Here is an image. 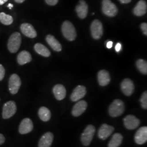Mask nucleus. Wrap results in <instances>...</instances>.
<instances>
[{
	"label": "nucleus",
	"instance_id": "obj_1",
	"mask_svg": "<svg viewBox=\"0 0 147 147\" xmlns=\"http://www.w3.org/2000/svg\"><path fill=\"white\" fill-rule=\"evenodd\" d=\"M21 44V34L14 32L11 34L7 43L8 49L11 53H16L20 49Z\"/></svg>",
	"mask_w": 147,
	"mask_h": 147
},
{
	"label": "nucleus",
	"instance_id": "obj_2",
	"mask_svg": "<svg viewBox=\"0 0 147 147\" xmlns=\"http://www.w3.org/2000/svg\"><path fill=\"white\" fill-rule=\"evenodd\" d=\"M125 110V105L123 101L119 99L114 100L110 105L109 113L112 117H117L121 116Z\"/></svg>",
	"mask_w": 147,
	"mask_h": 147
},
{
	"label": "nucleus",
	"instance_id": "obj_3",
	"mask_svg": "<svg viewBox=\"0 0 147 147\" xmlns=\"http://www.w3.org/2000/svg\"><path fill=\"white\" fill-rule=\"evenodd\" d=\"M62 32L64 37L69 41H73L76 37V32L73 24L69 21H65L62 25Z\"/></svg>",
	"mask_w": 147,
	"mask_h": 147
},
{
	"label": "nucleus",
	"instance_id": "obj_4",
	"mask_svg": "<svg viewBox=\"0 0 147 147\" xmlns=\"http://www.w3.org/2000/svg\"><path fill=\"white\" fill-rule=\"evenodd\" d=\"M95 132V128L92 125H88L86 127L81 136V141L84 146H88L90 144Z\"/></svg>",
	"mask_w": 147,
	"mask_h": 147
},
{
	"label": "nucleus",
	"instance_id": "obj_5",
	"mask_svg": "<svg viewBox=\"0 0 147 147\" xmlns=\"http://www.w3.org/2000/svg\"><path fill=\"white\" fill-rule=\"evenodd\" d=\"M102 11L106 16L114 17L118 13V8L110 0H103L102 2Z\"/></svg>",
	"mask_w": 147,
	"mask_h": 147
},
{
	"label": "nucleus",
	"instance_id": "obj_6",
	"mask_svg": "<svg viewBox=\"0 0 147 147\" xmlns=\"http://www.w3.org/2000/svg\"><path fill=\"white\" fill-rule=\"evenodd\" d=\"M17 110L16 103L14 101H9L5 102L3 106L2 118L7 119L15 115Z\"/></svg>",
	"mask_w": 147,
	"mask_h": 147
},
{
	"label": "nucleus",
	"instance_id": "obj_7",
	"mask_svg": "<svg viewBox=\"0 0 147 147\" xmlns=\"http://www.w3.org/2000/svg\"><path fill=\"white\" fill-rule=\"evenodd\" d=\"M21 85V79L16 74H13L9 80L8 88L11 94H16L20 89Z\"/></svg>",
	"mask_w": 147,
	"mask_h": 147
},
{
	"label": "nucleus",
	"instance_id": "obj_8",
	"mask_svg": "<svg viewBox=\"0 0 147 147\" xmlns=\"http://www.w3.org/2000/svg\"><path fill=\"white\" fill-rule=\"evenodd\" d=\"M92 36L94 39H99L103 34V27L102 23L99 20H94L90 26Z\"/></svg>",
	"mask_w": 147,
	"mask_h": 147
},
{
	"label": "nucleus",
	"instance_id": "obj_9",
	"mask_svg": "<svg viewBox=\"0 0 147 147\" xmlns=\"http://www.w3.org/2000/svg\"><path fill=\"white\" fill-rule=\"evenodd\" d=\"M121 89L122 92L126 96H130L134 93L135 86L131 80L125 79L121 83Z\"/></svg>",
	"mask_w": 147,
	"mask_h": 147
},
{
	"label": "nucleus",
	"instance_id": "obj_10",
	"mask_svg": "<svg viewBox=\"0 0 147 147\" xmlns=\"http://www.w3.org/2000/svg\"><path fill=\"white\" fill-rule=\"evenodd\" d=\"M124 124L128 130H134L140 125V121L133 115L126 116L123 119Z\"/></svg>",
	"mask_w": 147,
	"mask_h": 147
},
{
	"label": "nucleus",
	"instance_id": "obj_11",
	"mask_svg": "<svg viewBox=\"0 0 147 147\" xmlns=\"http://www.w3.org/2000/svg\"><path fill=\"white\" fill-rule=\"evenodd\" d=\"M33 129V124L31 119L26 118L21 121L19 127V132L20 134L25 135L31 132Z\"/></svg>",
	"mask_w": 147,
	"mask_h": 147
},
{
	"label": "nucleus",
	"instance_id": "obj_12",
	"mask_svg": "<svg viewBox=\"0 0 147 147\" xmlns=\"http://www.w3.org/2000/svg\"><path fill=\"white\" fill-rule=\"evenodd\" d=\"M87 90L84 86L79 85L75 89L70 96V99L73 101H78L83 98L86 94Z\"/></svg>",
	"mask_w": 147,
	"mask_h": 147
},
{
	"label": "nucleus",
	"instance_id": "obj_13",
	"mask_svg": "<svg viewBox=\"0 0 147 147\" xmlns=\"http://www.w3.org/2000/svg\"><path fill=\"white\" fill-rule=\"evenodd\" d=\"M20 30L22 34L27 37L30 38H34L37 37V32L33 26L30 24H22L20 26Z\"/></svg>",
	"mask_w": 147,
	"mask_h": 147
},
{
	"label": "nucleus",
	"instance_id": "obj_14",
	"mask_svg": "<svg viewBox=\"0 0 147 147\" xmlns=\"http://www.w3.org/2000/svg\"><path fill=\"white\" fill-rule=\"evenodd\" d=\"M115 129L113 126L109 125L106 124H103L100 126L98 131V136L102 140H106L114 131Z\"/></svg>",
	"mask_w": 147,
	"mask_h": 147
},
{
	"label": "nucleus",
	"instance_id": "obj_15",
	"mask_svg": "<svg viewBox=\"0 0 147 147\" xmlns=\"http://www.w3.org/2000/svg\"><path fill=\"white\" fill-rule=\"evenodd\" d=\"M135 141L138 144H143L147 141V127L143 126L140 127L136 132Z\"/></svg>",
	"mask_w": 147,
	"mask_h": 147
},
{
	"label": "nucleus",
	"instance_id": "obj_16",
	"mask_svg": "<svg viewBox=\"0 0 147 147\" xmlns=\"http://www.w3.org/2000/svg\"><path fill=\"white\" fill-rule=\"evenodd\" d=\"M87 103L84 100H80L74 106L71 113L74 117H79L84 113L87 108Z\"/></svg>",
	"mask_w": 147,
	"mask_h": 147
},
{
	"label": "nucleus",
	"instance_id": "obj_17",
	"mask_svg": "<svg viewBox=\"0 0 147 147\" xmlns=\"http://www.w3.org/2000/svg\"><path fill=\"white\" fill-rule=\"evenodd\" d=\"M76 11L79 18L84 19L86 18L88 14V7L84 0H80L78 5L76 7Z\"/></svg>",
	"mask_w": 147,
	"mask_h": 147
},
{
	"label": "nucleus",
	"instance_id": "obj_18",
	"mask_svg": "<svg viewBox=\"0 0 147 147\" xmlns=\"http://www.w3.org/2000/svg\"><path fill=\"white\" fill-rule=\"evenodd\" d=\"M53 140V135L52 132H48L41 137L39 143V147H50Z\"/></svg>",
	"mask_w": 147,
	"mask_h": 147
},
{
	"label": "nucleus",
	"instance_id": "obj_19",
	"mask_svg": "<svg viewBox=\"0 0 147 147\" xmlns=\"http://www.w3.org/2000/svg\"><path fill=\"white\" fill-rule=\"evenodd\" d=\"M98 81L101 86H107L110 82V74L105 70H100L98 74Z\"/></svg>",
	"mask_w": 147,
	"mask_h": 147
},
{
	"label": "nucleus",
	"instance_id": "obj_20",
	"mask_svg": "<svg viewBox=\"0 0 147 147\" xmlns=\"http://www.w3.org/2000/svg\"><path fill=\"white\" fill-rule=\"evenodd\" d=\"M147 10V3L144 0L138 2L133 10L134 14L137 16H141L146 14Z\"/></svg>",
	"mask_w": 147,
	"mask_h": 147
},
{
	"label": "nucleus",
	"instance_id": "obj_21",
	"mask_svg": "<svg viewBox=\"0 0 147 147\" xmlns=\"http://www.w3.org/2000/svg\"><path fill=\"white\" fill-rule=\"evenodd\" d=\"M53 92L57 100H62L66 96V89L62 84L55 85L53 88Z\"/></svg>",
	"mask_w": 147,
	"mask_h": 147
},
{
	"label": "nucleus",
	"instance_id": "obj_22",
	"mask_svg": "<svg viewBox=\"0 0 147 147\" xmlns=\"http://www.w3.org/2000/svg\"><path fill=\"white\" fill-rule=\"evenodd\" d=\"M46 40L47 44L53 50L57 52H60L62 50V45L61 43L55 38V37L51 34H49L46 37Z\"/></svg>",
	"mask_w": 147,
	"mask_h": 147
},
{
	"label": "nucleus",
	"instance_id": "obj_23",
	"mask_svg": "<svg viewBox=\"0 0 147 147\" xmlns=\"http://www.w3.org/2000/svg\"><path fill=\"white\" fill-rule=\"evenodd\" d=\"M31 61V55L29 52L25 50L21 51L17 56V62L21 65L29 63Z\"/></svg>",
	"mask_w": 147,
	"mask_h": 147
},
{
	"label": "nucleus",
	"instance_id": "obj_24",
	"mask_svg": "<svg viewBox=\"0 0 147 147\" xmlns=\"http://www.w3.org/2000/svg\"><path fill=\"white\" fill-rule=\"evenodd\" d=\"M34 49L37 53L44 57H48L51 55V53L49 50L40 43L36 44L34 46Z\"/></svg>",
	"mask_w": 147,
	"mask_h": 147
},
{
	"label": "nucleus",
	"instance_id": "obj_25",
	"mask_svg": "<svg viewBox=\"0 0 147 147\" xmlns=\"http://www.w3.org/2000/svg\"><path fill=\"white\" fill-rule=\"evenodd\" d=\"M123 137L121 134L119 133L115 134L109 143L108 147H119L121 145L123 142Z\"/></svg>",
	"mask_w": 147,
	"mask_h": 147
},
{
	"label": "nucleus",
	"instance_id": "obj_26",
	"mask_svg": "<svg viewBox=\"0 0 147 147\" xmlns=\"http://www.w3.org/2000/svg\"><path fill=\"white\" fill-rule=\"evenodd\" d=\"M38 116L43 121H47L51 118V112L46 107H41L38 111Z\"/></svg>",
	"mask_w": 147,
	"mask_h": 147
},
{
	"label": "nucleus",
	"instance_id": "obj_27",
	"mask_svg": "<svg viewBox=\"0 0 147 147\" xmlns=\"http://www.w3.org/2000/svg\"><path fill=\"white\" fill-rule=\"evenodd\" d=\"M0 22L5 25H10L13 22V18L11 16L1 12L0 13Z\"/></svg>",
	"mask_w": 147,
	"mask_h": 147
},
{
	"label": "nucleus",
	"instance_id": "obj_28",
	"mask_svg": "<svg viewBox=\"0 0 147 147\" xmlns=\"http://www.w3.org/2000/svg\"><path fill=\"white\" fill-rule=\"evenodd\" d=\"M137 68L138 69V70L144 75L147 74V62L146 61L140 59L137 61L136 63Z\"/></svg>",
	"mask_w": 147,
	"mask_h": 147
},
{
	"label": "nucleus",
	"instance_id": "obj_29",
	"mask_svg": "<svg viewBox=\"0 0 147 147\" xmlns=\"http://www.w3.org/2000/svg\"><path fill=\"white\" fill-rule=\"evenodd\" d=\"M140 102L141 104V106L144 109H147V91L144 92L141 97Z\"/></svg>",
	"mask_w": 147,
	"mask_h": 147
},
{
	"label": "nucleus",
	"instance_id": "obj_30",
	"mask_svg": "<svg viewBox=\"0 0 147 147\" xmlns=\"http://www.w3.org/2000/svg\"><path fill=\"white\" fill-rule=\"evenodd\" d=\"M5 75V69L3 66L0 64V81H2Z\"/></svg>",
	"mask_w": 147,
	"mask_h": 147
},
{
	"label": "nucleus",
	"instance_id": "obj_31",
	"mask_svg": "<svg viewBox=\"0 0 147 147\" xmlns=\"http://www.w3.org/2000/svg\"><path fill=\"white\" fill-rule=\"evenodd\" d=\"M141 28L142 30L143 33H144V35L147 36V24L146 22H143L141 24Z\"/></svg>",
	"mask_w": 147,
	"mask_h": 147
},
{
	"label": "nucleus",
	"instance_id": "obj_32",
	"mask_svg": "<svg viewBox=\"0 0 147 147\" xmlns=\"http://www.w3.org/2000/svg\"><path fill=\"white\" fill-rule=\"evenodd\" d=\"M48 5H55L57 4L58 0H45Z\"/></svg>",
	"mask_w": 147,
	"mask_h": 147
},
{
	"label": "nucleus",
	"instance_id": "obj_33",
	"mask_svg": "<svg viewBox=\"0 0 147 147\" xmlns=\"http://www.w3.org/2000/svg\"><path fill=\"white\" fill-rule=\"evenodd\" d=\"M121 43L118 42L116 45L115 50H116V51L117 53H118V52H119L121 51Z\"/></svg>",
	"mask_w": 147,
	"mask_h": 147
},
{
	"label": "nucleus",
	"instance_id": "obj_34",
	"mask_svg": "<svg viewBox=\"0 0 147 147\" xmlns=\"http://www.w3.org/2000/svg\"><path fill=\"white\" fill-rule=\"evenodd\" d=\"M5 142V138L3 134H0V146L3 144Z\"/></svg>",
	"mask_w": 147,
	"mask_h": 147
},
{
	"label": "nucleus",
	"instance_id": "obj_35",
	"mask_svg": "<svg viewBox=\"0 0 147 147\" xmlns=\"http://www.w3.org/2000/svg\"><path fill=\"white\" fill-rule=\"evenodd\" d=\"M113 46V42L112 41H109L106 43V47L108 49H111Z\"/></svg>",
	"mask_w": 147,
	"mask_h": 147
},
{
	"label": "nucleus",
	"instance_id": "obj_36",
	"mask_svg": "<svg viewBox=\"0 0 147 147\" xmlns=\"http://www.w3.org/2000/svg\"><path fill=\"white\" fill-rule=\"evenodd\" d=\"M119 1L122 3L127 4V3H129L130 2H131V0H119Z\"/></svg>",
	"mask_w": 147,
	"mask_h": 147
},
{
	"label": "nucleus",
	"instance_id": "obj_37",
	"mask_svg": "<svg viewBox=\"0 0 147 147\" xmlns=\"http://www.w3.org/2000/svg\"><path fill=\"white\" fill-rule=\"evenodd\" d=\"M8 0H0V5H3L5 2H7Z\"/></svg>",
	"mask_w": 147,
	"mask_h": 147
},
{
	"label": "nucleus",
	"instance_id": "obj_38",
	"mask_svg": "<svg viewBox=\"0 0 147 147\" xmlns=\"http://www.w3.org/2000/svg\"><path fill=\"white\" fill-rule=\"evenodd\" d=\"M14 1L18 3H23L25 0H14Z\"/></svg>",
	"mask_w": 147,
	"mask_h": 147
},
{
	"label": "nucleus",
	"instance_id": "obj_39",
	"mask_svg": "<svg viewBox=\"0 0 147 147\" xmlns=\"http://www.w3.org/2000/svg\"><path fill=\"white\" fill-rule=\"evenodd\" d=\"M7 7L9 8V9H11L13 7V5H12V4H11V3H9V4L8 5H7Z\"/></svg>",
	"mask_w": 147,
	"mask_h": 147
}]
</instances>
